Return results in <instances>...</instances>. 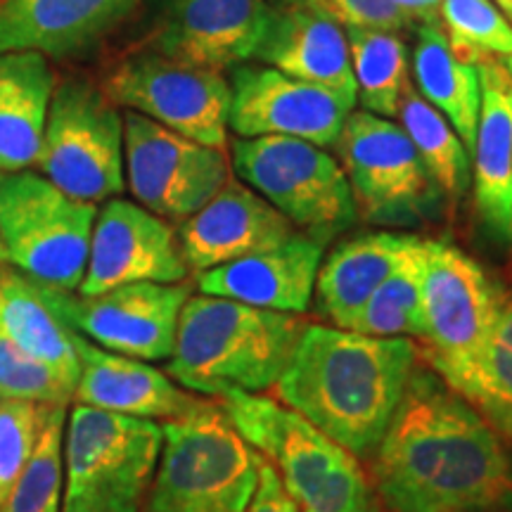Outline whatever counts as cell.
Masks as SVG:
<instances>
[{"label":"cell","instance_id":"4316f807","mask_svg":"<svg viewBox=\"0 0 512 512\" xmlns=\"http://www.w3.org/2000/svg\"><path fill=\"white\" fill-rule=\"evenodd\" d=\"M0 325L19 349L46 363L69 387H76V332L50 309L41 285L8 264L0 266Z\"/></svg>","mask_w":512,"mask_h":512},{"label":"cell","instance_id":"52a82bcc","mask_svg":"<svg viewBox=\"0 0 512 512\" xmlns=\"http://www.w3.org/2000/svg\"><path fill=\"white\" fill-rule=\"evenodd\" d=\"M98 204L69 197L38 171L0 174V247L5 264L64 292L79 290Z\"/></svg>","mask_w":512,"mask_h":512},{"label":"cell","instance_id":"7402d4cb","mask_svg":"<svg viewBox=\"0 0 512 512\" xmlns=\"http://www.w3.org/2000/svg\"><path fill=\"white\" fill-rule=\"evenodd\" d=\"M254 60L330 93L354 112L358 100L349 38L335 19L292 5L273 10Z\"/></svg>","mask_w":512,"mask_h":512},{"label":"cell","instance_id":"e0dca14e","mask_svg":"<svg viewBox=\"0 0 512 512\" xmlns=\"http://www.w3.org/2000/svg\"><path fill=\"white\" fill-rule=\"evenodd\" d=\"M228 83V124L238 138L278 136L335 147L351 114L330 93L266 64H240Z\"/></svg>","mask_w":512,"mask_h":512},{"label":"cell","instance_id":"d590c367","mask_svg":"<svg viewBox=\"0 0 512 512\" xmlns=\"http://www.w3.org/2000/svg\"><path fill=\"white\" fill-rule=\"evenodd\" d=\"M285 3L335 19L344 29H382L399 34L413 24L392 0H285Z\"/></svg>","mask_w":512,"mask_h":512},{"label":"cell","instance_id":"603a6c76","mask_svg":"<svg viewBox=\"0 0 512 512\" xmlns=\"http://www.w3.org/2000/svg\"><path fill=\"white\" fill-rule=\"evenodd\" d=\"M79 380L74 403L145 420H176L195 411L202 399L178 387L169 375L140 358L121 356L76 332Z\"/></svg>","mask_w":512,"mask_h":512},{"label":"cell","instance_id":"4fadbf2b","mask_svg":"<svg viewBox=\"0 0 512 512\" xmlns=\"http://www.w3.org/2000/svg\"><path fill=\"white\" fill-rule=\"evenodd\" d=\"M140 5H145V29L133 50L221 74L254 60L273 15L268 0H143Z\"/></svg>","mask_w":512,"mask_h":512},{"label":"cell","instance_id":"ba28073f","mask_svg":"<svg viewBox=\"0 0 512 512\" xmlns=\"http://www.w3.org/2000/svg\"><path fill=\"white\" fill-rule=\"evenodd\" d=\"M503 306V287L463 249L427 240L422 339L430 368L460 394L482 366Z\"/></svg>","mask_w":512,"mask_h":512},{"label":"cell","instance_id":"7a4b0ae2","mask_svg":"<svg viewBox=\"0 0 512 512\" xmlns=\"http://www.w3.org/2000/svg\"><path fill=\"white\" fill-rule=\"evenodd\" d=\"M415 368L418 347L408 337L309 323L275 394L351 456L373 458Z\"/></svg>","mask_w":512,"mask_h":512},{"label":"cell","instance_id":"5bb4252c","mask_svg":"<svg viewBox=\"0 0 512 512\" xmlns=\"http://www.w3.org/2000/svg\"><path fill=\"white\" fill-rule=\"evenodd\" d=\"M335 147L361 219L401 226L430 207L432 178L406 131L392 119L351 112Z\"/></svg>","mask_w":512,"mask_h":512},{"label":"cell","instance_id":"7c38bea8","mask_svg":"<svg viewBox=\"0 0 512 512\" xmlns=\"http://www.w3.org/2000/svg\"><path fill=\"white\" fill-rule=\"evenodd\" d=\"M226 150L209 147L124 112V176L133 200L159 219L183 223L230 178Z\"/></svg>","mask_w":512,"mask_h":512},{"label":"cell","instance_id":"8992f818","mask_svg":"<svg viewBox=\"0 0 512 512\" xmlns=\"http://www.w3.org/2000/svg\"><path fill=\"white\" fill-rule=\"evenodd\" d=\"M162 446L157 420L74 403L64 427L60 512H143Z\"/></svg>","mask_w":512,"mask_h":512},{"label":"cell","instance_id":"6da1fadb","mask_svg":"<svg viewBox=\"0 0 512 512\" xmlns=\"http://www.w3.org/2000/svg\"><path fill=\"white\" fill-rule=\"evenodd\" d=\"M389 512H512V446L432 368H415L373 456Z\"/></svg>","mask_w":512,"mask_h":512},{"label":"cell","instance_id":"cb8c5ba5","mask_svg":"<svg viewBox=\"0 0 512 512\" xmlns=\"http://www.w3.org/2000/svg\"><path fill=\"white\" fill-rule=\"evenodd\" d=\"M55 86L53 62L43 53H0V174L36 166Z\"/></svg>","mask_w":512,"mask_h":512},{"label":"cell","instance_id":"5b68a950","mask_svg":"<svg viewBox=\"0 0 512 512\" xmlns=\"http://www.w3.org/2000/svg\"><path fill=\"white\" fill-rule=\"evenodd\" d=\"M164 446L143 512H245L264 456L242 439L223 406L204 401L162 425Z\"/></svg>","mask_w":512,"mask_h":512},{"label":"cell","instance_id":"30bf717a","mask_svg":"<svg viewBox=\"0 0 512 512\" xmlns=\"http://www.w3.org/2000/svg\"><path fill=\"white\" fill-rule=\"evenodd\" d=\"M230 164L238 181L323 245L358 219L347 174L325 147L278 136L238 138Z\"/></svg>","mask_w":512,"mask_h":512},{"label":"cell","instance_id":"8fae6325","mask_svg":"<svg viewBox=\"0 0 512 512\" xmlns=\"http://www.w3.org/2000/svg\"><path fill=\"white\" fill-rule=\"evenodd\" d=\"M100 88L121 110L143 114L202 145L228 147L230 83L221 72L131 50L107 69Z\"/></svg>","mask_w":512,"mask_h":512},{"label":"cell","instance_id":"f1b7e54d","mask_svg":"<svg viewBox=\"0 0 512 512\" xmlns=\"http://www.w3.org/2000/svg\"><path fill=\"white\" fill-rule=\"evenodd\" d=\"M351 67L356 79V100L363 112L394 119L408 74V48L396 31L347 29Z\"/></svg>","mask_w":512,"mask_h":512},{"label":"cell","instance_id":"f35d334b","mask_svg":"<svg viewBox=\"0 0 512 512\" xmlns=\"http://www.w3.org/2000/svg\"><path fill=\"white\" fill-rule=\"evenodd\" d=\"M422 3H425V8H427V10H432L434 15H437V10H439V3H441V0H422Z\"/></svg>","mask_w":512,"mask_h":512},{"label":"cell","instance_id":"74e56055","mask_svg":"<svg viewBox=\"0 0 512 512\" xmlns=\"http://www.w3.org/2000/svg\"><path fill=\"white\" fill-rule=\"evenodd\" d=\"M496 3V8L503 12L505 17H508V22L512 24V0H494Z\"/></svg>","mask_w":512,"mask_h":512},{"label":"cell","instance_id":"2e32d148","mask_svg":"<svg viewBox=\"0 0 512 512\" xmlns=\"http://www.w3.org/2000/svg\"><path fill=\"white\" fill-rule=\"evenodd\" d=\"M188 275L171 223L138 202L112 197L95 216L86 275L76 294L95 297L133 283H185Z\"/></svg>","mask_w":512,"mask_h":512},{"label":"cell","instance_id":"ac0fdd59","mask_svg":"<svg viewBox=\"0 0 512 512\" xmlns=\"http://www.w3.org/2000/svg\"><path fill=\"white\" fill-rule=\"evenodd\" d=\"M294 233V226L264 197L238 178L188 216L178 228V247L190 271L204 273L242 256L273 247Z\"/></svg>","mask_w":512,"mask_h":512},{"label":"cell","instance_id":"d6986e66","mask_svg":"<svg viewBox=\"0 0 512 512\" xmlns=\"http://www.w3.org/2000/svg\"><path fill=\"white\" fill-rule=\"evenodd\" d=\"M323 247V242L294 230L278 245L197 273V290L256 309L302 316L316 290Z\"/></svg>","mask_w":512,"mask_h":512},{"label":"cell","instance_id":"f546056e","mask_svg":"<svg viewBox=\"0 0 512 512\" xmlns=\"http://www.w3.org/2000/svg\"><path fill=\"white\" fill-rule=\"evenodd\" d=\"M427 240L418 238L380 287L373 292L351 330L370 337L422 339V290H425Z\"/></svg>","mask_w":512,"mask_h":512},{"label":"cell","instance_id":"484cf974","mask_svg":"<svg viewBox=\"0 0 512 512\" xmlns=\"http://www.w3.org/2000/svg\"><path fill=\"white\" fill-rule=\"evenodd\" d=\"M413 86L439 114H444L465 150L472 155L482 107V83L477 64L453 53L439 19L418 27L413 48Z\"/></svg>","mask_w":512,"mask_h":512},{"label":"cell","instance_id":"b9f144b4","mask_svg":"<svg viewBox=\"0 0 512 512\" xmlns=\"http://www.w3.org/2000/svg\"><path fill=\"white\" fill-rule=\"evenodd\" d=\"M3 5H5V0H0V8H3Z\"/></svg>","mask_w":512,"mask_h":512},{"label":"cell","instance_id":"d4e9b609","mask_svg":"<svg viewBox=\"0 0 512 512\" xmlns=\"http://www.w3.org/2000/svg\"><path fill=\"white\" fill-rule=\"evenodd\" d=\"M415 240L418 235L375 230L339 242L318 268L313 294L320 316L335 328L351 330L358 313Z\"/></svg>","mask_w":512,"mask_h":512},{"label":"cell","instance_id":"4dcf8cb0","mask_svg":"<svg viewBox=\"0 0 512 512\" xmlns=\"http://www.w3.org/2000/svg\"><path fill=\"white\" fill-rule=\"evenodd\" d=\"M69 403H41V422L27 465L0 512H60L64 489V427Z\"/></svg>","mask_w":512,"mask_h":512},{"label":"cell","instance_id":"d6a6232c","mask_svg":"<svg viewBox=\"0 0 512 512\" xmlns=\"http://www.w3.org/2000/svg\"><path fill=\"white\" fill-rule=\"evenodd\" d=\"M439 24L460 60H505L512 55V24L494 0H441Z\"/></svg>","mask_w":512,"mask_h":512},{"label":"cell","instance_id":"8d00e7d4","mask_svg":"<svg viewBox=\"0 0 512 512\" xmlns=\"http://www.w3.org/2000/svg\"><path fill=\"white\" fill-rule=\"evenodd\" d=\"M245 512H302L266 458L259 470V484H256V491Z\"/></svg>","mask_w":512,"mask_h":512},{"label":"cell","instance_id":"836d02e7","mask_svg":"<svg viewBox=\"0 0 512 512\" xmlns=\"http://www.w3.org/2000/svg\"><path fill=\"white\" fill-rule=\"evenodd\" d=\"M0 396L36 403H72L74 389L46 363L19 349L0 325Z\"/></svg>","mask_w":512,"mask_h":512},{"label":"cell","instance_id":"ffe728a7","mask_svg":"<svg viewBox=\"0 0 512 512\" xmlns=\"http://www.w3.org/2000/svg\"><path fill=\"white\" fill-rule=\"evenodd\" d=\"M143 0H5L0 53L38 50L48 60H74L98 48Z\"/></svg>","mask_w":512,"mask_h":512},{"label":"cell","instance_id":"9c48e42d","mask_svg":"<svg viewBox=\"0 0 512 512\" xmlns=\"http://www.w3.org/2000/svg\"><path fill=\"white\" fill-rule=\"evenodd\" d=\"M36 169L81 202H107L124 192V114L100 83H57Z\"/></svg>","mask_w":512,"mask_h":512},{"label":"cell","instance_id":"1f68e13d","mask_svg":"<svg viewBox=\"0 0 512 512\" xmlns=\"http://www.w3.org/2000/svg\"><path fill=\"white\" fill-rule=\"evenodd\" d=\"M512 446V285L503 290V306L482 366L460 392Z\"/></svg>","mask_w":512,"mask_h":512},{"label":"cell","instance_id":"9a60e30c","mask_svg":"<svg viewBox=\"0 0 512 512\" xmlns=\"http://www.w3.org/2000/svg\"><path fill=\"white\" fill-rule=\"evenodd\" d=\"M38 285L50 309L74 332L102 349L140 361H169L178 318L192 294L188 283H133L95 297Z\"/></svg>","mask_w":512,"mask_h":512},{"label":"cell","instance_id":"60d3db41","mask_svg":"<svg viewBox=\"0 0 512 512\" xmlns=\"http://www.w3.org/2000/svg\"><path fill=\"white\" fill-rule=\"evenodd\" d=\"M5 264V256H3V247H0V266Z\"/></svg>","mask_w":512,"mask_h":512},{"label":"cell","instance_id":"44dd1931","mask_svg":"<svg viewBox=\"0 0 512 512\" xmlns=\"http://www.w3.org/2000/svg\"><path fill=\"white\" fill-rule=\"evenodd\" d=\"M482 107L472 147V197L484 235L512 247V76L501 60L477 62Z\"/></svg>","mask_w":512,"mask_h":512},{"label":"cell","instance_id":"e575fe53","mask_svg":"<svg viewBox=\"0 0 512 512\" xmlns=\"http://www.w3.org/2000/svg\"><path fill=\"white\" fill-rule=\"evenodd\" d=\"M38 422H41V403L0 396V505L27 465L38 434Z\"/></svg>","mask_w":512,"mask_h":512},{"label":"cell","instance_id":"3957f363","mask_svg":"<svg viewBox=\"0 0 512 512\" xmlns=\"http://www.w3.org/2000/svg\"><path fill=\"white\" fill-rule=\"evenodd\" d=\"M306 325L299 313L190 294L166 375L200 396L261 394L280 380Z\"/></svg>","mask_w":512,"mask_h":512},{"label":"cell","instance_id":"277c9868","mask_svg":"<svg viewBox=\"0 0 512 512\" xmlns=\"http://www.w3.org/2000/svg\"><path fill=\"white\" fill-rule=\"evenodd\" d=\"M221 406L242 439L275 467L299 510L375 512V494L358 458L285 403L230 392Z\"/></svg>","mask_w":512,"mask_h":512},{"label":"cell","instance_id":"ab89813d","mask_svg":"<svg viewBox=\"0 0 512 512\" xmlns=\"http://www.w3.org/2000/svg\"><path fill=\"white\" fill-rule=\"evenodd\" d=\"M501 62L505 64V69H508L510 76H512V55H508V57H505V60H501Z\"/></svg>","mask_w":512,"mask_h":512},{"label":"cell","instance_id":"83f0119b","mask_svg":"<svg viewBox=\"0 0 512 512\" xmlns=\"http://www.w3.org/2000/svg\"><path fill=\"white\" fill-rule=\"evenodd\" d=\"M401 128L406 131L415 152H418L427 176L432 178L446 200L458 202L470 188L472 166L470 152L453 131L444 114H439L422 95L415 91L413 81L406 83L401 95L399 114Z\"/></svg>","mask_w":512,"mask_h":512}]
</instances>
